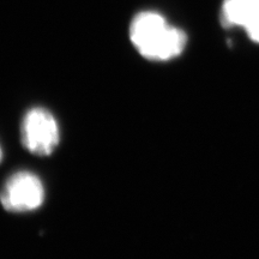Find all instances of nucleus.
<instances>
[{
	"mask_svg": "<svg viewBox=\"0 0 259 259\" xmlns=\"http://www.w3.org/2000/svg\"><path fill=\"white\" fill-rule=\"evenodd\" d=\"M130 40L138 53L151 61H168L185 50L187 36L154 11L139 12L130 25Z\"/></svg>",
	"mask_w": 259,
	"mask_h": 259,
	"instance_id": "nucleus-1",
	"label": "nucleus"
},
{
	"mask_svg": "<svg viewBox=\"0 0 259 259\" xmlns=\"http://www.w3.org/2000/svg\"><path fill=\"white\" fill-rule=\"evenodd\" d=\"M221 23L227 28L244 29L252 41L259 44V0H223Z\"/></svg>",
	"mask_w": 259,
	"mask_h": 259,
	"instance_id": "nucleus-4",
	"label": "nucleus"
},
{
	"mask_svg": "<svg viewBox=\"0 0 259 259\" xmlns=\"http://www.w3.org/2000/svg\"><path fill=\"white\" fill-rule=\"evenodd\" d=\"M22 143L31 154L47 156L60 142V130L52 113L44 107H34L23 116L21 125Z\"/></svg>",
	"mask_w": 259,
	"mask_h": 259,
	"instance_id": "nucleus-2",
	"label": "nucleus"
},
{
	"mask_svg": "<svg viewBox=\"0 0 259 259\" xmlns=\"http://www.w3.org/2000/svg\"><path fill=\"white\" fill-rule=\"evenodd\" d=\"M2 158H3V149H2V145H0V162H2Z\"/></svg>",
	"mask_w": 259,
	"mask_h": 259,
	"instance_id": "nucleus-5",
	"label": "nucleus"
},
{
	"mask_svg": "<svg viewBox=\"0 0 259 259\" xmlns=\"http://www.w3.org/2000/svg\"><path fill=\"white\" fill-rule=\"evenodd\" d=\"M46 191L36 174L19 170L12 174L0 190V203L10 212H28L40 208Z\"/></svg>",
	"mask_w": 259,
	"mask_h": 259,
	"instance_id": "nucleus-3",
	"label": "nucleus"
}]
</instances>
